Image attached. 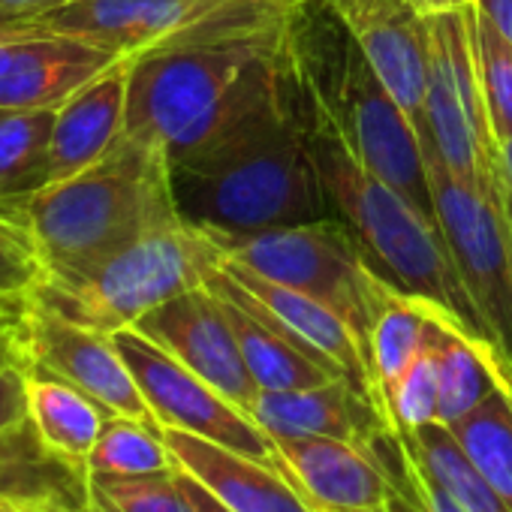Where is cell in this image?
I'll use <instances>...</instances> for the list:
<instances>
[{"mask_svg":"<svg viewBox=\"0 0 512 512\" xmlns=\"http://www.w3.org/2000/svg\"><path fill=\"white\" fill-rule=\"evenodd\" d=\"M163 440L175 458V467H181L232 512H320L281 461H256L175 428H163Z\"/></svg>","mask_w":512,"mask_h":512,"instance_id":"15","label":"cell"},{"mask_svg":"<svg viewBox=\"0 0 512 512\" xmlns=\"http://www.w3.org/2000/svg\"><path fill=\"white\" fill-rule=\"evenodd\" d=\"M28 368V419L43 446L67 461L88 464L109 413L67 380Z\"/></svg>","mask_w":512,"mask_h":512,"instance_id":"22","label":"cell"},{"mask_svg":"<svg viewBox=\"0 0 512 512\" xmlns=\"http://www.w3.org/2000/svg\"><path fill=\"white\" fill-rule=\"evenodd\" d=\"M0 500H7V497H4V494H0Z\"/></svg>","mask_w":512,"mask_h":512,"instance_id":"44","label":"cell"},{"mask_svg":"<svg viewBox=\"0 0 512 512\" xmlns=\"http://www.w3.org/2000/svg\"><path fill=\"white\" fill-rule=\"evenodd\" d=\"M37 28H40V25H0V73L7 70V61H10L13 46H16L22 37L34 34Z\"/></svg>","mask_w":512,"mask_h":512,"instance_id":"37","label":"cell"},{"mask_svg":"<svg viewBox=\"0 0 512 512\" xmlns=\"http://www.w3.org/2000/svg\"><path fill=\"white\" fill-rule=\"evenodd\" d=\"M133 329L160 344L241 410H247L260 392L244 365L223 302L208 287H196L163 302Z\"/></svg>","mask_w":512,"mask_h":512,"instance_id":"13","label":"cell"},{"mask_svg":"<svg viewBox=\"0 0 512 512\" xmlns=\"http://www.w3.org/2000/svg\"><path fill=\"white\" fill-rule=\"evenodd\" d=\"M25 365L67 380L70 386L94 398L109 416H127L157 425L115 338L79 326L37 299L31 314Z\"/></svg>","mask_w":512,"mask_h":512,"instance_id":"12","label":"cell"},{"mask_svg":"<svg viewBox=\"0 0 512 512\" xmlns=\"http://www.w3.org/2000/svg\"><path fill=\"white\" fill-rule=\"evenodd\" d=\"M308 88L311 103V154L338 220L356 235L371 269L395 290L428 302L434 311L458 323L467 335L491 347L485 323L479 320L458 266L449 253L437 217L416 208L404 193L380 181L350 151L341 127ZM494 350V347H491ZM497 353V350H494Z\"/></svg>","mask_w":512,"mask_h":512,"instance_id":"2","label":"cell"},{"mask_svg":"<svg viewBox=\"0 0 512 512\" xmlns=\"http://www.w3.org/2000/svg\"><path fill=\"white\" fill-rule=\"evenodd\" d=\"M214 235V232H211ZM223 260L244 266L266 281L314 296L344 317L368 350L374 317L392 290L380 278L338 217H323L299 226H278L253 235H214Z\"/></svg>","mask_w":512,"mask_h":512,"instance_id":"6","label":"cell"},{"mask_svg":"<svg viewBox=\"0 0 512 512\" xmlns=\"http://www.w3.org/2000/svg\"><path fill=\"white\" fill-rule=\"evenodd\" d=\"M470 34H473V55L476 73L485 97L488 127L494 145L512 136V46L479 16L476 7L467 10Z\"/></svg>","mask_w":512,"mask_h":512,"instance_id":"29","label":"cell"},{"mask_svg":"<svg viewBox=\"0 0 512 512\" xmlns=\"http://www.w3.org/2000/svg\"><path fill=\"white\" fill-rule=\"evenodd\" d=\"M88 512H196L181 467L145 476L88 473Z\"/></svg>","mask_w":512,"mask_h":512,"instance_id":"28","label":"cell"},{"mask_svg":"<svg viewBox=\"0 0 512 512\" xmlns=\"http://www.w3.org/2000/svg\"><path fill=\"white\" fill-rule=\"evenodd\" d=\"M362 49L377 79L413 121L422 151L428 145V25L413 0H320Z\"/></svg>","mask_w":512,"mask_h":512,"instance_id":"11","label":"cell"},{"mask_svg":"<svg viewBox=\"0 0 512 512\" xmlns=\"http://www.w3.org/2000/svg\"><path fill=\"white\" fill-rule=\"evenodd\" d=\"M467 10L425 19L428 25L425 160L440 163L446 172H452L461 181H488L494 178L497 148L491 139L485 97L476 73Z\"/></svg>","mask_w":512,"mask_h":512,"instance_id":"8","label":"cell"},{"mask_svg":"<svg viewBox=\"0 0 512 512\" xmlns=\"http://www.w3.org/2000/svg\"><path fill=\"white\" fill-rule=\"evenodd\" d=\"M260 4L263 0H70L34 25L115 58H139L235 25Z\"/></svg>","mask_w":512,"mask_h":512,"instance_id":"9","label":"cell"},{"mask_svg":"<svg viewBox=\"0 0 512 512\" xmlns=\"http://www.w3.org/2000/svg\"><path fill=\"white\" fill-rule=\"evenodd\" d=\"M278 458L305 497L320 509L383 506L392 485L371 449L338 437L275 440Z\"/></svg>","mask_w":512,"mask_h":512,"instance_id":"17","label":"cell"},{"mask_svg":"<svg viewBox=\"0 0 512 512\" xmlns=\"http://www.w3.org/2000/svg\"><path fill=\"white\" fill-rule=\"evenodd\" d=\"M169 169L181 217L214 235H253L332 217L311 154L305 76L299 97L281 115Z\"/></svg>","mask_w":512,"mask_h":512,"instance_id":"1","label":"cell"},{"mask_svg":"<svg viewBox=\"0 0 512 512\" xmlns=\"http://www.w3.org/2000/svg\"><path fill=\"white\" fill-rule=\"evenodd\" d=\"M428 178L437 223L464 290L512 383V229L497 175L461 181L431 160Z\"/></svg>","mask_w":512,"mask_h":512,"instance_id":"7","label":"cell"},{"mask_svg":"<svg viewBox=\"0 0 512 512\" xmlns=\"http://www.w3.org/2000/svg\"><path fill=\"white\" fill-rule=\"evenodd\" d=\"M431 353L440 383V422L449 428L467 419L506 377L500 356L443 314L431 329Z\"/></svg>","mask_w":512,"mask_h":512,"instance_id":"21","label":"cell"},{"mask_svg":"<svg viewBox=\"0 0 512 512\" xmlns=\"http://www.w3.org/2000/svg\"><path fill=\"white\" fill-rule=\"evenodd\" d=\"M383 407L398 434H413L425 425L440 422V383H437L431 338L425 353L386 389Z\"/></svg>","mask_w":512,"mask_h":512,"instance_id":"30","label":"cell"},{"mask_svg":"<svg viewBox=\"0 0 512 512\" xmlns=\"http://www.w3.org/2000/svg\"><path fill=\"white\" fill-rule=\"evenodd\" d=\"M473 7L512 46V0H473Z\"/></svg>","mask_w":512,"mask_h":512,"instance_id":"36","label":"cell"},{"mask_svg":"<svg viewBox=\"0 0 512 512\" xmlns=\"http://www.w3.org/2000/svg\"><path fill=\"white\" fill-rule=\"evenodd\" d=\"M220 275L253 308H260L284 332H290L293 338H299L302 344H308L311 350L326 356L359 392H365L368 398H374L383 407V401L377 395V386H374L368 350H365L362 338L353 332V326L344 317H338L332 308H326L314 296L299 293V290L284 287V284H275V281H266L260 275L247 272L238 263L223 260Z\"/></svg>","mask_w":512,"mask_h":512,"instance_id":"14","label":"cell"},{"mask_svg":"<svg viewBox=\"0 0 512 512\" xmlns=\"http://www.w3.org/2000/svg\"><path fill=\"white\" fill-rule=\"evenodd\" d=\"M43 281L46 266L22 217V205H0V293H34Z\"/></svg>","mask_w":512,"mask_h":512,"instance_id":"31","label":"cell"},{"mask_svg":"<svg viewBox=\"0 0 512 512\" xmlns=\"http://www.w3.org/2000/svg\"><path fill=\"white\" fill-rule=\"evenodd\" d=\"M70 0H0V25H34Z\"/></svg>","mask_w":512,"mask_h":512,"instance_id":"35","label":"cell"},{"mask_svg":"<svg viewBox=\"0 0 512 512\" xmlns=\"http://www.w3.org/2000/svg\"><path fill=\"white\" fill-rule=\"evenodd\" d=\"M494 148H497V154H494V175H497L500 187L512 193V136H506Z\"/></svg>","mask_w":512,"mask_h":512,"instance_id":"38","label":"cell"},{"mask_svg":"<svg viewBox=\"0 0 512 512\" xmlns=\"http://www.w3.org/2000/svg\"><path fill=\"white\" fill-rule=\"evenodd\" d=\"M34 293H0V365L28 362Z\"/></svg>","mask_w":512,"mask_h":512,"instance_id":"32","label":"cell"},{"mask_svg":"<svg viewBox=\"0 0 512 512\" xmlns=\"http://www.w3.org/2000/svg\"><path fill=\"white\" fill-rule=\"evenodd\" d=\"M220 266L217 238L196 223L178 220L133 241L82 278L43 281L34 299L79 326L115 335L163 302L205 287Z\"/></svg>","mask_w":512,"mask_h":512,"instance_id":"4","label":"cell"},{"mask_svg":"<svg viewBox=\"0 0 512 512\" xmlns=\"http://www.w3.org/2000/svg\"><path fill=\"white\" fill-rule=\"evenodd\" d=\"M329 512H389V509L383 503V506H368V509H329Z\"/></svg>","mask_w":512,"mask_h":512,"instance_id":"43","label":"cell"},{"mask_svg":"<svg viewBox=\"0 0 512 512\" xmlns=\"http://www.w3.org/2000/svg\"><path fill=\"white\" fill-rule=\"evenodd\" d=\"M247 413L272 440L338 437L368 449L377 434L392 428L383 407L344 377L311 389L256 392Z\"/></svg>","mask_w":512,"mask_h":512,"instance_id":"16","label":"cell"},{"mask_svg":"<svg viewBox=\"0 0 512 512\" xmlns=\"http://www.w3.org/2000/svg\"><path fill=\"white\" fill-rule=\"evenodd\" d=\"M115 61L121 58L37 28L13 46L0 73V109H58Z\"/></svg>","mask_w":512,"mask_h":512,"instance_id":"19","label":"cell"},{"mask_svg":"<svg viewBox=\"0 0 512 512\" xmlns=\"http://www.w3.org/2000/svg\"><path fill=\"white\" fill-rule=\"evenodd\" d=\"M205 287L223 302V311L232 323L244 365L260 392L311 389V386H323L329 380L344 377L326 356H320L317 350H311L308 344L284 332L260 308H253L241 293H235L220 275V269L205 281Z\"/></svg>","mask_w":512,"mask_h":512,"instance_id":"18","label":"cell"},{"mask_svg":"<svg viewBox=\"0 0 512 512\" xmlns=\"http://www.w3.org/2000/svg\"><path fill=\"white\" fill-rule=\"evenodd\" d=\"M85 467L88 473L106 476H145L172 470L175 458L163 440L160 425L127 416H109Z\"/></svg>","mask_w":512,"mask_h":512,"instance_id":"27","label":"cell"},{"mask_svg":"<svg viewBox=\"0 0 512 512\" xmlns=\"http://www.w3.org/2000/svg\"><path fill=\"white\" fill-rule=\"evenodd\" d=\"M28 422V368L0 365V440Z\"/></svg>","mask_w":512,"mask_h":512,"instance_id":"33","label":"cell"},{"mask_svg":"<svg viewBox=\"0 0 512 512\" xmlns=\"http://www.w3.org/2000/svg\"><path fill=\"white\" fill-rule=\"evenodd\" d=\"M112 338L160 428L196 434L256 461H281L275 440L250 419L247 410L232 404L223 392L181 365L160 344H154L133 326L115 332Z\"/></svg>","mask_w":512,"mask_h":512,"instance_id":"10","label":"cell"},{"mask_svg":"<svg viewBox=\"0 0 512 512\" xmlns=\"http://www.w3.org/2000/svg\"><path fill=\"white\" fill-rule=\"evenodd\" d=\"M410 458L458 503L464 512H512L491 482L470 461L455 431L443 422L425 425L413 434H401Z\"/></svg>","mask_w":512,"mask_h":512,"instance_id":"25","label":"cell"},{"mask_svg":"<svg viewBox=\"0 0 512 512\" xmlns=\"http://www.w3.org/2000/svg\"><path fill=\"white\" fill-rule=\"evenodd\" d=\"M458 443L491 482V488L512 509V383H503L458 425H452Z\"/></svg>","mask_w":512,"mask_h":512,"instance_id":"26","label":"cell"},{"mask_svg":"<svg viewBox=\"0 0 512 512\" xmlns=\"http://www.w3.org/2000/svg\"><path fill=\"white\" fill-rule=\"evenodd\" d=\"M0 512H40V509L22 506V503H13V500H0Z\"/></svg>","mask_w":512,"mask_h":512,"instance_id":"41","label":"cell"},{"mask_svg":"<svg viewBox=\"0 0 512 512\" xmlns=\"http://www.w3.org/2000/svg\"><path fill=\"white\" fill-rule=\"evenodd\" d=\"M22 217L43 256L46 281H73L94 272L109 256L181 217L169 160L124 133L91 169L46 184Z\"/></svg>","mask_w":512,"mask_h":512,"instance_id":"3","label":"cell"},{"mask_svg":"<svg viewBox=\"0 0 512 512\" xmlns=\"http://www.w3.org/2000/svg\"><path fill=\"white\" fill-rule=\"evenodd\" d=\"M437 314L440 311H434L428 302L407 296L395 287L386 293L368 335V362L380 401L386 389L425 353Z\"/></svg>","mask_w":512,"mask_h":512,"instance_id":"24","label":"cell"},{"mask_svg":"<svg viewBox=\"0 0 512 512\" xmlns=\"http://www.w3.org/2000/svg\"><path fill=\"white\" fill-rule=\"evenodd\" d=\"M58 109H0V205L19 208L49 184Z\"/></svg>","mask_w":512,"mask_h":512,"instance_id":"23","label":"cell"},{"mask_svg":"<svg viewBox=\"0 0 512 512\" xmlns=\"http://www.w3.org/2000/svg\"><path fill=\"white\" fill-rule=\"evenodd\" d=\"M130 58L115 61L55 112L49 184L100 163L127 133Z\"/></svg>","mask_w":512,"mask_h":512,"instance_id":"20","label":"cell"},{"mask_svg":"<svg viewBox=\"0 0 512 512\" xmlns=\"http://www.w3.org/2000/svg\"><path fill=\"white\" fill-rule=\"evenodd\" d=\"M413 7L428 19V16H440V13H461V10L473 7V0H413Z\"/></svg>","mask_w":512,"mask_h":512,"instance_id":"39","label":"cell"},{"mask_svg":"<svg viewBox=\"0 0 512 512\" xmlns=\"http://www.w3.org/2000/svg\"><path fill=\"white\" fill-rule=\"evenodd\" d=\"M497 184H500V181H497ZM500 193H503V205H506V217H509V229H512V193L503 190V187H500Z\"/></svg>","mask_w":512,"mask_h":512,"instance_id":"42","label":"cell"},{"mask_svg":"<svg viewBox=\"0 0 512 512\" xmlns=\"http://www.w3.org/2000/svg\"><path fill=\"white\" fill-rule=\"evenodd\" d=\"M187 476V473H184ZM187 491H190V497H193V503H196V512H232V509H226L211 491H205L196 479H190L187 476Z\"/></svg>","mask_w":512,"mask_h":512,"instance_id":"40","label":"cell"},{"mask_svg":"<svg viewBox=\"0 0 512 512\" xmlns=\"http://www.w3.org/2000/svg\"><path fill=\"white\" fill-rule=\"evenodd\" d=\"M407 449V446H404ZM407 482H410V491L416 494V500L422 503L425 512H464L458 503H452V497L410 458L407 452Z\"/></svg>","mask_w":512,"mask_h":512,"instance_id":"34","label":"cell"},{"mask_svg":"<svg viewBox=\"0 0 512 512\" xmlns=\"http://www.w3.org/2000/svg\"><path fill=\"white\" fill-rule=\"evenodd\" d=\"M293 34L305 82L341 127L350 151L368 172L404 193L425 214L437 217L422 139L407 112L377 79L362 49L344 31L335 55L320 64L308 34L299 31V4L293 16Z\"/></svg>","mask_w":512,"mask_h":512,"instance_id":"5","label":"cell"}]
</instances>
